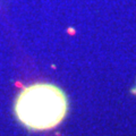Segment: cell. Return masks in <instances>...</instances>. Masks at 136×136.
Returning a JSON list of instances; mask_svg holds the SVG:
<instances>
[{
	"instance_id": "cell-1",
	"label": "cell",
	"mask_w": 136,
	"mask_h": 136,
	"mask_svg": "<svg viewBox=\"0 0 136 136\" xmlns=\"http://www.w3.org/2000/svg\"><path fill=\"white\" fill-rule=\"evenodd\" d=\"M67 112V98L61 90L49 83L27 86L18 94L15 113L30 129L45 131L63 121Z\"/></svg>"
}]
</instances>
